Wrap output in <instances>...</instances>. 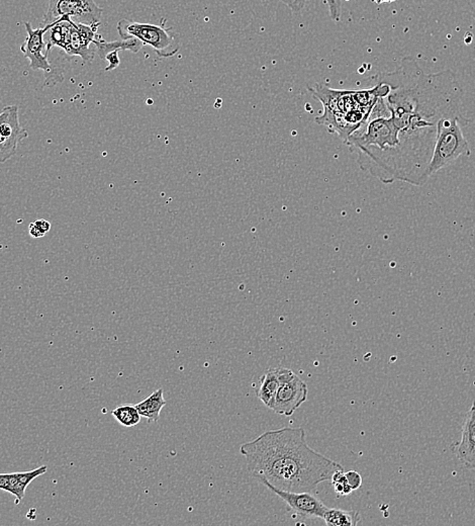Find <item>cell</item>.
Instances as JSON below:
<instances>
[{
  "instance_id": "4",
  "label": "cell",
  "mask_w": 475,
  "mask_h": 526,
  "mask_svg": "<svg viewBox=\"0 0 475 526\" xmlns=\"http://www.w3.org/2000/svg\"><path fill=\"white\" fill-rule=\"evenodd\" d=\"M46 28L44 38L49 52L58 48L69 57L82 58L87 63L93 61L96 54L94 41L100 24L88 26L73 22L69 17H62Z\"/></svg>"
},
{
  "instance_id": "12",
  "label": "cell",
  "mask_w": 475,
  "mask_h": 526,
  "mask_svg": "<svg viewBox=\"0 0 475 526\" xmlns=\"http://www.w3.org/2000/svg\"><path fill=\"white\" fill-rule=\"evenodd\" d=\"M452 451L468 470H475V401L466 413L461 438L452 445Z\"/></svg>"
},
{
  "instance_id": "21",
  "label": "cell",
  "mask_w": 475,
  "mask_h": 526,
  "mask_svg": "<svg viewBox=\"0 0 475 526\" xmlns=\"http://www.w3.org/2000/svg\"><path fill=\"white\" fill-rule=\"evenodd\" d=\"M50 230L51 223L45 220V219H39V220L33 222L29 227V231H30V235L33 238H41L47 233L50 232Z\"/></svg>"
},
{
  "instance_id": "8",
  "label": "cell",
  "mask_w": 475,
  "mask_h": 526,
  "mask_svg": "<svg viewBox=\"0 0 475 526\" xmlns=\"http://www.w3.org/2000/svg\"><path fill=\"white\" fill-rule=\"evenodd\" d=\"M28 37L21 46L22 53L30 61V67L33 70H42L45 73V85L54 86L63 82L64 77L56 73L57 70L49 61V51L45 41L46 26L33 29L30 22H24Z\"/></svg>"
},
{
  "instance_id": "25",
  "label": "cell",
  "mask_w": 475,
  "mask_h": 526,
  "mask_svg": "<svg viewBox=\"0 0 475 526\" xmlns=\"http://www.w3.org/2000/svg\"><path fill=\"white\" fill-rule=\"evenodd\" d=\"M474 20H475V15H474Z\"/></svg>"
},
{
  "instance_id": "7",
  "label": "cell",
  "mask_w": 475,
  "mask_h": 526,
  "mask_svg": "<svg viewBox=\"0 0 475 526\" xmlns=\"http://www.w3.org/2000/svg\"><path fill=\"white\" fill-rule=\"evenodd\" d=\"M104 8L95 0H49V6L42 20V26H48L62 17H69L79 24H100Z\"/></svg>"
},
{
  "instance_id": "14",
  "label": "cell",
  "mask_w": 475,
  "mask_h": 526,
  "mask_svg": "<svg viewBox=\"0 0 475 526\" xmlns=\"http://www.w3.org/2000/svg\"><path fill=\"white\" fill-rule=\"evenodd\" d=\"M94 45L96 47V53L100 56V59L104 60L105 57L111 52H120V51H131L133 53H138L141 49L144 47L143 42L137 39L123 40L122 41L109 42L105 41L102 35L98 33L96 37Z\"/></svg>"
},
{
  "instance_id": "3",
  "label": "cell",
  "mask_w": 475,
  "mask_h": 526,
  "mask_svg": "<svg viewBox=\"0 0 475 526\" xmlns=\"http://www.w3.org/2000/svg\"><path fill=\"white\" fill-rule=\"evenodd\" d=\"M310 91L324 107V111L316 118V122L328 127L331 133L337 134L344 143L366 124L371 116L372 109L360 105L355 91H336L317 84L315 88L310 87Z\"/></svg>"
},
{
  "instance_id": "13",
  "label": "cell",
  "mask_w": 475,
  "mask_h": 526,
  "mask_svg": "<svg viewBox=\"0 0 475 526\" xmlns=\"http://www.w3.org/2000/svg\"><path fill=\"white\" fill-rule=\"evenodd\" d=\"M280 366L279 368H271L264 373L261 378V384L258 391H257V397L258 399L268 407L272 408L277 392H279L280 385Z\"/></svg>"
},
{
  "instance_id": "9",
  "label": "cell",
  "mask_w": 475,
  "mask_h": 526,
  "mask_svg": "<svg viewBox=\"0 0 475 526\" xmlns=\"http://www.w3.org/2000/svg\"><path fill=\"white\" fill-rule=\"evenodd\" d=\"M280 385L271 410L279 415L291 416L308 400L309 389L297 373L280 366Z\"/></svg>"
},
{
  "instance_id": "11",
  "label": "cell",
  "mask_w": 475,
  "mask_h": 526,
  "mask_svg": "<svg viewBox=\"0 0 475 526\" xmlns=\"http://www.w3.org/2000/svg\"><path fill=\"white\" fill-rule=\"evenodd\" d=\"M273 493L280 497L297 516L304 517H319L322 518L327 506L311 492H290L275 488L274 486L265 483L263 484Z\"/></svg>"
},
{
  "instance_id": "10",
  "label": "cell",
  "mask_w": 475,
  "mask_h": 526,
  "mask_svg": "<svg viewBox=\"0 0 475 526\" xmlns=\"http://www.w3.org/2000/svg\"><path fill=\"white\" fill-rule=\"evenodd\" d=\"M28 137V131L20 123L19 107H4L0 111V163L15 156L20 143Z\"/></svg>"
},
{
  "instance_id": "23",
  "label": "cell",
  "mask_w": 475,
  "mask_h": 526,
  "mask_svg": "<svg viewBox=\"0 0 475 526\" xmlns=\"http://www.w3.org/2000/svg\"><path fill=\"white\" fill-rule=\"evenodd\" d=\"M0 490L10 491V474H0Z\"/></svg>"
},
{
  "instance_id": "17",
  "label": "cell",
  "mask_w": 475,
  "mask_h": 526,
  "mask_svg": "<svg viewBox=\"0 0 475 526\" xmlns=\"http://www.w3.org/2000/svg\"><path fill=\"white\" fill-rule=\"evenodd\" d=\"M111 414L120 424L125 427L136 426L140 423L141 417H142L136 406L131 404L120 405L116 407Z\"/></svg>"
},
{
  "instance_id": "5",
  "label": "cell",
  "mask_w": 475,
  "mask_h": 526,
  "mask_svg": "<svg viewBox=\"0 0 475 526\" xmlns=\"http://www.w3.org/2000/svg\"><path fill=\"white\" fill-rule=\"evenodd\" d=\"M467 124L468 121L460 114L439 120L433 153L423 176L425 183L439 170L453 164L461 156L472 154L469 143L463 132V127Z\"/></svg>"
},
{
  "instance_id": "18",
  "label": "cell",
  "mask_w": 475,
  "mask_h": 526,
  "mask_svg": "<svg viewBox=\"0 0 475 526\" xmlns=\"http://www.w3.org/2000/svg\"><path fill=\"white\" fill-rule=\"evenodd\" d=\"M280 1L288 6L293 13H300L304 10L308 0H280ZM325 1L328 4L331 19L334 22H339L341 19V0H325Z\"/></svg>"
},
{
  "instance_id": "15",
  "label": "cell",
  "mask_w": 475,
  "mask_h": 526,
  "mask_svg": "<svg viewBox=\"0 0 475 526\" xmlns=\"http://www.w3.org/2000/svg\"><path fill=\"white\" fill-rule=\"evenodd\" d=\"M165 405L164 389L160 388L134 406L138 409L139 413L142 417L157 422L160 418L161 410L164 408Z\"/></svg>"
},
{
  "instance_id": "1",
  "label": "cell",
  "mask_w": 475,
  "mask_h": 526,
  "mask_svg": "<svg viewBox=\"0 0 475 526\" xmlns=\"http://www.w3.org/2000/svg\"><path fill=\"white\" fill-rule=\"evenodd\" d=\"M374 78L391 86L383 102L393 124L391 146L376 162L374 178L422 187L439 120L460 114V87L451 71L427 74L412 58Z\"/></svg>"
},
{
  "instance_id": "22",
  "label": "cell",
  "mask_w": 475,
  "mask_h": 526,
  "mask_svg": "<svg viewBox=\"0 0 475 526\" xmlns=\"http://www.w3.org/2000/svg\"><path fill=\"white\" fill-rule=\"evenodd\" d=\"M345 474H346L347 482L350 485L353 491H355V490L359 489V488L361 487L362 477L361 474L358 473V472L348 471L346 472Z\"/></svg>"
},
{
  "instance_id": "26",
  "label": "cell",
  "mask_w": 475,
  "mask_h": 526,
  "mask_svg": "<svg viewBox=\"0 0 475 526\" xmlns=\"http://www.w3.org/2000/svg\"><path fill=\"white\" fill-rule=\"evenodd\" d=\"M347 1H348V0H347Z\"/></svg>"
},
{
  "instance_id": "6",
  "label": "cell",
  "mask_w": 475,
  "mask_h": 526,
  "mask_svg": "<svg viewBox=\"0 0 475 526\" xmlns=\"http://www.w3.org/2000/svg\"><path fill=\"white\" fill-rule=\"evenodd\" d=\"M116 30L123 40L137 39L144 46L151 47L159 58L173 57L180 48L172 28H166L164 24H143L124 19L118 22Z\"/></svg>"
},
{
  "instance_id": "20",
  "label": "cell",
  "mask_w": 475,
  "mask_h": 526,
  "mask_svg": "<svg viewBox=\"0 0 475 526\" xmlns=\"http://www.w3.org/2000/svg\"><path fill=\"white\" fill-rule=\"evenodd\" d=\"M47 472H48V467H47V465H42V467L31 470V471L17 472V473H15V476H17L20 484H21L24 489H26L28 486L30 485L33 480H36V479L39 478L40 476L46 474Z\"/></svg>"
},
{
  "instance_id": "19",
  "label": "cell",
  "mask_w": 475,
  "mask_h": 526,
  "mask_svg": "<svg viewBox=\"0 0 475 526\" xmlns=\"http://www.w3.org/2000/svg\"><path fill=\"white\" fill-rule=\"evenodd\" d=\"M331 482L334 486L336 493L341 495V496H348V495H350L353 492L350 485L347 482L344 469L336 471L333 476H332Z\"/></svg>"
},
{
  "instance_id": "16",
  "label": "cell",
  "mask_w": 475,
  "mask_h": 526,
  "mask_svg": "<svg viewBox=\"0 0 475 526\" xmlns=\"http://www.w3.org/2000/svg\"><path fill=\"white\" fill-rule=\"evenodd\" d=\"M322 519L329 526H355L361 520V516L359 512L353 510L327 508Z\"/></svg>"
},
{
  "instance_id": "2",
  "label": "cell",
  "mask_w": 475,
  "mask_h": 526,
  "mask_svg": "<svg viewBox=\"0 0 475 526\" xmlns=\"http://www.w3.org/2000/svg\"><path fill=\"white\" fill-rule=\"evenodd\" d=\"M240 453L246 458L249 474L261 484L290 492H311L331 481L344 467L311 449L302 427L268 431L243 443Z\"/></svg>"
},
{
  "instance_id": "24",
  "label": "cell",
  "mask_w": 475,
  "mask_h": 526,
  "mask_svg": "<svg viewBox=\"0 0 475 526\" xmlns=\"http://www.w3.org/2000/svg\"><path fill=\"white\" fill-rule=\"evenodd\" d=\"M396 1V0H372V2H374L375 4H382V3H389V2H394Z\"/></svg>"
}]
</instances>
